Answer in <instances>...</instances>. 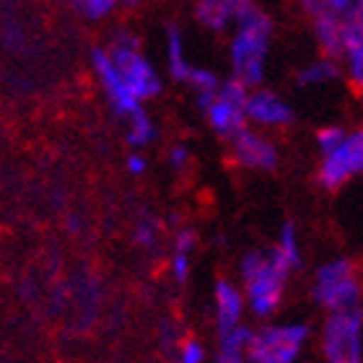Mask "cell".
Masks as SVG:
<instances>
[{"label": "cell", "instance_id": "cell-13", "mask_svg": "<svg viewBox=\"0 0 363 363\" xmlns=\"http://www.w3.org/2000/svg\"><path fill=\"white\" fill-rule=\"evenodd\" d=\"M252 8V0H200L197 18L211 29H226L231 21H239Z\"/></svg>", "mask_w": 363, "mask_h": 363}, {"label": "cell", "instance_id": "cell-20", "mask_svg": "<svg viewBox=\"0 0 363 363\" xmlns=\"http://www.w3.org/2000/svg\"><path fill=\"white\" fill-rule=\"evenodd\" d=\"M73 3H76L78 11L84 16H89V18H101V16L109 13L114 6V0H73Z\"/></svg>", "mask_w": 363, "mask_h": 363}, {"label": "cell", "instance_id": "cell-21", "mask_svg": "<svg viewBox=\"0 0 363 363\" xmlns=\"http://www.w3.org/2000/svg\"><path fill=\"white\" fill-rule=\"evenodd\" d=\"M156 239H159V226H156L153 220H140L135 226V242L140 244V247L151 250L153 244H156Z\"/></svg>", "mask_w": 363, "mask_h": 363}, {"label": "cell", "instance_id": "cell-3", "mask_svg": "<svg viewBox=\"0 0 363 363\" xmlns=\"http://www.w3.org/2000/svg\"><path fill=\"white\" fill-rule=\"evenodd\" d=\"M291 272V265L278 250L267 252H252L242 262L244 286H247V298L257 317H270L278 309L283 286Z\"/></svg>", "mask_w": 363, "mask_h": 363}, {"label": "cell", "instance_id": "cell-6", "mask_svg": "<svg viewBox=\"0 0 363 363\" xmlns=\"http://www.w3.org/2000/svg\"><path fill=\"white\" fill-rule=\"evenodd\" d=\"M309 330L303 325L267 327L262 333H252L247 345V358L257 363H291L301 353Z\"/></svg>", "mask_w": 363, "mask_h": 363}, {"label": "cell", "instance_id": "cell-18", "mask_svg": "<svg viewBox=\"0 0 363 363\" xmlns=\"http://www.w3.org/2000/svg\"><path fill=\"white\" fill-rule=\"evenodd\" d=\"M151 138H153V122L143 109V112L135 114L128 122V143L135 145V148H143V145L151 143Z\"/></svg>", "mask_w": 363, "mask_h": 363}, {"label": "cell", "instance_id": "cell-12", "mask_svg": "<svg viewBox=\"0 0 363 363\" xmlns=\"http://www.w3.org/2000/svg\"><path fill=\"white\" fill-rule=\"evenodd\" d=\"M247 120L270 125V128H280V125L294 122V109L280 96L270 94V91H257V94L247 96Z\"/></svg>", "mask_w": 363, "mask_h": 363}, {"label": "cell", "instance_id": "cell-7", "mask_svg": "<svg viewBox=\"0 0 363 363\" xmlns=\"http://www.w3.org/2000/svg\"><path fill=\"white\" fill-rule=\"evenodd\" d=\"M361 309H342L333 311V319L327 322L325 327V340H322V348H325L327 361L333 363H358L363 356L361 348Z\"/></svg>", "mask_w": 363, "mask_h": 363}, {"label": "cell", "instance_id": "cell-4", "mask_svg": "<svg viewBox=\"0 0 363 363\" xmlns=\"http://www.w3.org/2000/svg\"><path fill=\"white\" fill-rule=\"evenodd\" d=\"M247 86L242 81H228L216 89V94L197 96V104L208 114V122L220 135H236L247 125Z\"/></svg>", "mask_w": 363, "mask_h": 363}, {"label": "cell", "instance_id": "cell-14", "mask_svg": "<svg viewBox=\"0 0 363 363\" xmlns=\"http://www.w3.org/2000/svg\"><path fill=\"white\" fill-rule=\"evenodd\" d=\"M244 301L242 294L231 283L218 280L216 283V319H218V333H226L242 322Z\"/></svg>", "mask_w": 363, "mask_h": 363}, {"label": "cell", "instance_id": "cell-17", "mask_svg": "<svg viewBox=\"0 0 363 363\" xmlns=\"http://www.w3.org/2000/svg\"><path fill=\"white\" fill-rule=\"evenodd\" d=\"M340 68H337V62L333 57H327V60H317V62H309L306 68H301V73L296 76L298 86H314V84H327V81H333L337 78Z\"/></svg>", "mask_w": 363, "mask_h": 363}, {"label": "cell", "instance_id": "cell-1", "mask_svg": "<svg viewBox=\"0 0 363 363\" xmlns=\"http://www.w3.org/2000/svg\"><path fill=\"white\" fill-rule=\"evenodd\" d=\"M303 8L314 18V31L327 55H345L350 47L363 45V0H303Z\"/></svg>", "mask_w": 363, "mask_h": 363}, {"label": "cell", "instance_id": "cell-27", "mask_svg": "<svg viewBox=\"0 0 363 363\" xmlns=\"http://www.w3.org/2000/svg\"><path fill=\"white\" fill-rule=\"evenodd\" d=\"M128 169L133 172V174H143V172H145V159L140 156V153H130Z\"/></svg>", "mask_w": 363, "mask_h": 363}, {"label": "cell", "instance_id": "cell-22", "mask_svg": "<svg viewBox=\"0 0 363 363\" xmlns=\"http://www.w3.org/2000/svg\"><path fill=\"white\" fill-rule=\"evenodd\" d=\"M342 138H345V130H342V128H325V130H319V135H317L319 151H322V153L333 151V148L340 143Z\"/></svg>", "mask_w": 363, "mask_h": 363}, {"label": "cell", "instance_id": "cell-5", "mask_svg": "<svg viewBox=\"0 0 363 363\" xmlns=\"http://www.w3.org/2000/svg\"><path fill=\"white\" fill-rule=\"evenodd\" d=\"M358 280L353 262L350 259H335L319 267L317 280H314V298L330 311L353 309L358 303Z\"/></svg>", "mask_w": 363, "mask_h": 363}, {"label": "cell", "instance_id": "cell-15", "mask_svg": "<svg viewBox=\"0 0 363 363\" xmlns=\"http://www.w3.org/2000/svg\"><path fill=\"white\" fill-rule=\"evenodd\" d=\"M250 337H252V330L239 322L236 327L226 330V333H220V345H218V361L223 363H236L242 361L247 356V345H250Z\"/></svg>", "mask_w": 363, "mask_h": 363}, {"label": "cell", "instance_id": "cell-23", "mask_svg": "<svg viewBox=\"0 0 363 363\" xmlns=\"http://www.w3.org/2000/svg\"><path fill=\"white\" fill-rule=\"evenodd\" d=\"M179 358L184 363H203L205 361V348L197 340H187L184 345H182Z\"/></svg>", "mask_w": 363, "mask_h": 363}, {"label": "cell", "instance_id": "cell-26", "mask_svg": "<svg viewBox=\"0 0 363 363\" xmlns=\"http://www.w3.org/2000/svg\"><path fill=\"white\" fill-rule=\"evenodd\" d=\"M169 164L174 169H182L184 164H187V148L184 145H177V148H172V153H169Z\"/></svg>", "mask_w": 363, "mask_h": 363}, {"label": "cell", "instance_id": "cell-11", "mask_svg": "<svg viewBox=\"0 0 363 363\" xmlns=\"http://www.w3.org/2000/svg\"><path fill=\"white\" fill-rule=\"evenodd\" d=\"M234 140V156L239 164L250 169H275L278 164V151L275 145L267 143L262 135H255L247 128H242L236 135H231Z\"/></svg>", "mask_w": 363, "mask_h": 363}, {"label": "cell", "instance_id": "cell-19", "mask_svg": "<svg viewBox=\"0 0 363 363\" xmlns=\"http://www.w3.org/2000/svg\"><path fill=\"white\" fill-rule=\"evenodd\" d=\"M275 250L286 257V262L291 267L298 265V259H301V255H298V236H296V228L294 223H286L283 226V234H280V244L275 247Z\"/></svg>", "mask_w": 363, "mask_h": 363}, {"label": "cell", "instance_id": "cell-28", "mask_svg": "<svg viewBox=\"0 0 363 363\" xmlns=\"http://www.w3.org/2000/svg\"><path fill=\"white\" fill-rule=\"evenodd\" d=\"M117 3V0H114ZM120 3H128V6H133V3H138V0H120Z\"/></svg>", "mask_w": 363, "mask_h": 363}, {"label": "cell", "instance_id": "cell-24", "mask_svg": "<svg viewBox=\"0 0 363 363\" xmlns=\"http://www.w3.org/2000/svg\"><path fill=\"white\" fill-rule=\"evenodd\" d=\"M195 244H197L195 231H189V228H182L179 234H177V239H174V252H184V255H192Z\"/></svg>", "mask_w": 363, "mask_h": 363}, {"label": "cell", "instance_id": "cell-8", "mask_svg": "<svg viewBox=\"0 0 363 363\" xmlns=\"http://www.w3.org/2000/svg\"><path fill=\"white\" fill-rule=\"evenodd\" d=\"M109 57H112L114 68H117V73L122 76V81L128 84V89L133 91L140 101L156 96L161 91L159 73H156V70L151 68V62L140 55V50H138V45L133 39L122 37L120 42L109 50Z\"/></svg>", "mask_w": 363, "mask_h": 363}, {"label": "cell", "instance_id": "cell-16", "mask_svg": "<svg viewBox=\"0 0 363 363\" xmlns=\"http://www.w3.org/2000/svg\"><path fill=\"white\" fill-rule=\"evenodd\" d=\"M167 55H169V70H172V76L182 84H187V76L192 65L187 62L184 57V42H182V31L177 29L174 23L167 29Z\"/></svg>", "mask_w": 363, "mask_h": 363}, {"label": "cell", "instance_id": "cell-9", "mask_svg": "<svg viewBox=\"0 0 363 363\" xmlns=\"http://www.w3.org/2000/svg\"><path fill=\"white\" fill-rule=\"evenodd\" d=\"M361 169H363V135L361 133H353V135L342 138L333 151L325 153L319 182H322L327 189H337V187H342L350 177H356Z\"/></svg>", "mask_w": 363, "mask_h": 363}, {"label": "cell", "instance_id": "cell-2", "mask_svg": "<svg viewBox=\"0 0 363 363\" xmlns=\"http://www.w3.org/2000/svg\"><path fill=\"white\" fill-rule=\"evenodd\" d=\"M236 23L239 29L231 42V65H234L236 81H242L244 86H257L265 76L267 47L272 37L270 18L250 8Z\"/></svg>", "mask_w": 363, "mask_h": 363}, {"label": "cell", "instance_id": "cell-25", "mask_svg": "<svg viewBox=\"0 0 363 363\" xmlns=\"http://www.w3.org/2000/svg\"><path fill=\"white\" fill-rule=\"evenodd\" d=\"M172 272H174V278L179 283H184L189 275V255L184 252H174V259H172Z\"/></svg>", "mask_w": 363, "mask_h": 363}, {"label": "cell", "instance_id": "cell-10", "mask_svg": "<svg viewBox=\"0 0 363 363\" xmlns=\"http://www.w3.org/2000/svg\"><path fill=\"white\" fill-rule=\"evenodd\" d=\"M91 60H94V70H96L99 81L104 86V94H106V99H109V104H112L114 112L120 114V117H125L128 122L133 120L135 114L143 112L140 99H138L135 94L128 89V84L122 81V76L117 73V68H114L109 52L96 50V52L91 55Z\"/></svg>", "mask_w": 363, "mask_h": 363}]
</instances>
